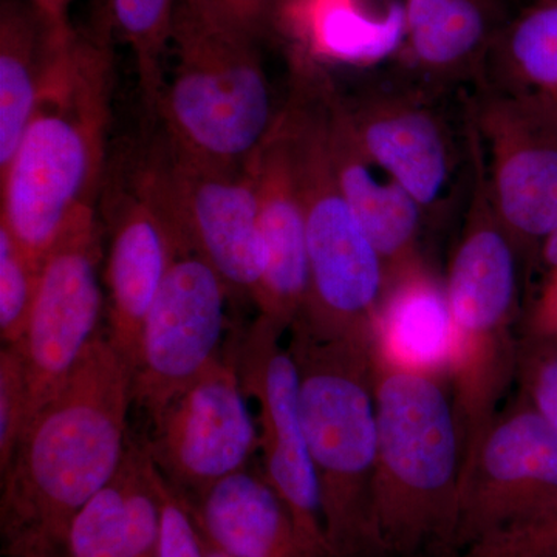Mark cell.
<instances>
[{
    "instance_id": "cell-11",
    "label": "cell",
    "mask_w": 557,
    "mask_h": 557,
    "mask_svg": "<svg viewBox=\"0 0 557 557\" xmlns=\"http://www.w3.org/2000/svg\"><path fill=\"white\" fill-rule=\"evenodd\" d=\"M282 330L260 317L234 336L230 355L247 397L258 403L260 474L287 507L314 557H333L325 537L317 471L299 409V376Z\"/></svg>"
},
{
    "instance_id": "cell-33",
    "label": "cell",
    "mask_w": 557,
    "mask_h": 557,
    "mask_svg": "<svg viewBox=\"0 0 557 557\" xmlns=\"http://www.w3.org/2000/svg\"><path fill=\"white\" fill-rule=\"evenodd\" d=\"M533 327L536 338L557 341V271L548 273L539 296L533 310Z\"/></svg>"
},
{
    "instance_id": "cell-4",
    "label": "cell",
    "mask_w": 557,
    "mask_h": 557,
    "mask_svg": "<svg viewBox=\"0 0 557 557\" xmlns=\"http://www.w3.org/2000/svg\"><path fill=\"white\" fill-rule=\"evenodd\" d=\"M379 456L370 497L373 555L453 552L465 469L456 403L442 379L373 357Z\"/></svg>"
},
{
    "instance_id": "cell-37",
    "label": "cell",
    "mask_w": 557,
    "mask_h": 557,
    "mask_svg": "<svg viewBox=\"0 0 557 557\" xmlns=\"http://www.w3.org/2000/svg\"><path fill=\"white\" fill-rule=\"evenodd\" d=\"M285 2H288V0H281V5H278V9H281V7L284 5Z\"/></svg>"
},
{
    "instance_id": "cell-25",
    "label": "cell",
    "mask_w": 557,
    "mask_h": 557,
    "mask_svg": "<svg viewBox=\"0 0 557 557\" xmlns=\"http://www.w3.org/2000/svg\"><path fill=\"white\" fill-rule=\"evenodd\" d=\"M485 84L557 106V0L534 2L516 14L491 51Z\"/></svg>"
},
{
    "instance_id": "cell-29",
    "label": "cell",
    "mask_w": 557,
    "mask_h": 557,
    "mask_svg": "<svg viewBox=\"0 0 557 557\" xmlns=\"http://www.w3.org/2000/svg\"><path fill=\"white\" fill-rule=\"evenodd\" d=\"M28 387L20 350H0V475L10 467L22 435L28 426Z\"/></svg>"
},
{
    "instance_id": "cell-19",
    "label": "cell",
    "mask_w": 557,
    "mask_h": 557,
    "mask_svg": "<svg viewBox=\"0 0 557 557\" xmlns=\"http://www.w3.org/2000/svg\"><path fill=\"white\" fill-rule=\"evenodd\" d=\"M403 75L437 97L485 81L491 51L515 20L509 0H403Z\"/></svg>"
},
{
    "instance_id": "cell-8",
    "label": "cell",
    "mask_w": 557,
    "mask_h": 557,
    "mask_svg": "<svg viewBox=\"0 0 557 557\" xmlns=\"http://www.w3.org/2000/svg\"><path fill=\"white\" fill-rule=\"evenodd\" d=\"M143 171L175 228L214 267L230 295L255 299L263 273L258 157L225 166L163 138Z\"/></svg>"
},
{
    "instance_id": "cell-3",
    "label": "cell",
    "mask_w": 557,
    "mask_h": 557,
    "mask_svg": "<svg viewBox=\"0 0 557 557\" xmlns=\"http://www.w3.org/2000/svg\"><path fill=\"white\" fill-rule=\"evenodd\" d=\"M259 39L223 0H177L153 109L174 148L225 166L256 160L281 115Z\"/></svg>"
},
{
    "instance_id": "cell-35",
    "label": "cell",
    "mask_w": 557,
    "mask_h": 557,
    "mask_svg": "<svg viewBox=\"0 0 557 557\" xmlns=\"http://www.w3.org/2000/svg\"><path fill=\"white\" fill-rule=\"evenodd\" d=\"M537 255L548 273L557 271V228L544 240Z\"/></svg>"
},
{
    "instance_id": "cell-5",
    "label": "cell",
    "mask_w": 557,
    "mask_h": 557,
    "mask_svg": "<svg viewBox=\"0 0 557 557\" xmlns=\"http://www.w3.org/2000/svg\"><path fill=\"white\" fill-rule=\"evenodd\" d=\"M292 91L284 110L309 252V293L296 319L311 332L373 341L386 292L380 252L359 225L333 174L325 132L327 70L292 60Z\"/></svg>"
},
{
    "instance_id": "cell-26",
    "label": "cell",
    "mask_w": 557,
    "mask_h": 557,
    "mask_svg": "<svg viewBox=\"0 0 557 557\" xmlns=\"http://www.w3.org/2000/svg\"><path fill=\"white\" fill-rule=\"evenodd\" d=\"M177 0H108V24L131 47L137 64L139 89L150 110L156 109L163 83L164 57Z\"/></svg>"
},
{
    "instance_id": "cell-24",
    "label": "cell",
    "mask_w": 557,
    "mask_h": 557,
    "mask_svg": "<svg viewBox=\"0 0 557 557\" xmlns=\"http://www.w3.org/2000/svg\"><path fill=\"white\" fill-rule=\"evenodd\" d=\"M72 30L51 24L32 0L0 3V172L13 159Z\"/></svg>"
},
{
    "instance_id": "cell-1",
    "label": "cell",
    "mask_w": 557,
    "mask_h": 557,
    "mask_svg": "<svg viewBox=\"0 0 557 557\" xmlns=\"http://www.w3.org/2000/svg\"><path fill=\"white\" fill-rule=\"evenodd\" d=\"M131 403L129 366L98 333L2 474V556L65 557L70 523L126 456Z\"/></svg>"
},
{
    "instance_id": "cell-18",
    "label": "cell",
    "mask_w": 557,
    "mask_h": 557,
    "mask_svg": "<svg viewBox=\"0 0 557 557\" xmlns=\"http://www.w3.org/2000/svg\"><path fill=\"white\" fill-rule=\"evenodd\" d=\"M324 100L333 174L359 225L383 259L387 285L399 274L423 263L420 237L426 220L412 197L362 149L348 120L343 91L329 72Z\"/></svg>"
},
{
    "instance_id": "cell-6",
    "label": "cell",
    "mask_w": 557,
    "mask_h": 557,
    "mask_svg": "<svg viewBox=\"0 0 557 557\" xmlns=\"http://www.w3.org/2000/svg\"><path fill=\"white\" fill-rule=\"evenodd\" d=\"M289 332L330 553L373 555L369 515L379 456L373 341L318 335L298 322Z\"/></svg>"
},
{
    "instance_id": "cell-31",
    "label": "cell",
    "mask_w": 557,
    "mask_h": 557,
    "mask_svg": "<svg viewBox=\"0 0 557 557\" xmlns=\"http://www.w3.org/2000/svg\"><path fill=\"white\" fill-rule=\"evenodd\" d=\"M525 373L531 406L557 431V341L536 338Z\"/></svg>"
},
{
    "instance_id": "cell-10",
    "label": "cell",
    "mask_w": 557,
    "mask_h": 557,
    "mask_svg": "<svg viewBox=\"0 0 557 557\" xmlns=\"http://www.w3.org/2000/svg\"><path fill=\"white\" fill-rule=\"evenodd\" d=\"M230 296L214 267L178 233L174 260L145 319L132 370V401L148 413L150 423L222 355Z\"/></svg>"
},
{
    "instance_id": "cell-9",
    "label": "cell",
    "mask_w": 557,
    "mask_h": 557,
    "mask_svg": "<svg viewBox=\"0 0 557 557\" xmlns=\"http://www.w3.org/2000/svg\"><path fill=\"white\" fill-rule=\"evenodd\" d=\"M467 119L485 153L487 182L519 255L557 228V106L527 91L478 87Z\"/></svg>"
},
{
    "instance_id": "cell-22",
    "label": "cell",
    "mask_w": 557,
    "mask_h": 557,
    "mask_svg": "<svg viewBox=\"0 0 557 557\" xmlns=\"http://www.w3.org/2000/svg\"><path fill=\"white\" fill-rule=\"evenodd\" d=\"M185 502L201 536L231 557H314L259 472L244 469Z\"/></svg>"
},
{
    "instance_id": "cell-15",
    "label": "cell",
    "mask_w": 557,
    "mask_h": 557,
    "mask_svg": "<svg viewBox=\"0 0 557 557\" xmlns=\"http://www.w3.org/2000/svg\"><path fill=\"white\" fill-rule=\"evenodd\" d=\"M557 504V431L533 406L493 421L461 480L450 556Z\"/></svg>"
},
{
    "instance_id": "cell-12",
    "label": "cell",
    "mask_w": 557,
    "mask_h": 557,
    "mask_svg": "<svg viewBox=\"0 0 557 557\" xmlns=\"http://www.w3.org/2000/svg\"><path fill=\"white\" fill-rule=\"evenodd\" d=\"M104 258L97 208L81 212L47 252L20 350L32 418L64 386L100 324Z\"/></svg>"
},
{
    "instance_id": "cell-28",
    "label": "cell",
    "mask_w": 557,
    "mask_h": 557,
    "mask_svg": "<svg viewBox=\"0 0 557 557\" xmlns=\"http://www.w3.org/2000/svg\"><path fill=\"white\" fill-rule=\"evenodd\" d=\"M557 556V504L500 528L450 557Z\"/></svg>"
},
{
    "instance_id": "cell-30",
    "label": "cell",
    "mask_w": 557,
    "mask_h": 557,
    "mask_svg": "<svg viewBox=\"0 0 557 557\" xmlns=\"http://www.w3.org/2000/svg\"><path fill=\"white\" fill-rule=\"evenodd\" d=\"M157 468V467H156ZM161 498L160 557H207L199 527L185 498L159 472Z\"/></svg>"
},
{
    "instance_id": "cell-13",
    "label": "cell",
    "mask_w": 557,
    "mask_h": 557,
    "mask_svg": "<svg viewBox=\"0 0 557 557\" xmlns=\"http://www.w3.org/2000/svg\"><path fill=\"white\" fill-rule=\"evenodd\" d=\"M366 153L412 197L426 223L442 220L456 196L460 152L440 98L398 75L344 95Z\"/></svg>"
},
{
    "instance_id": "cell-38",
    "label": "cell",
    "mask_w": 557,
    "mask_h": 557,
    "mask_svg": "<svg viewBox=\"0 0 557 557\" xmlns=\"http://www.w3.org/2000/svg\"><path fill=\"white\" fill-rule=\"evenodd\" d=\"M534 2H548V0H534Z\"/></svg>"
},
{
    "instance_id": "cell-27",
    "label": "cell",
    "mask_w": 557,
    "mask_h": 557,
    "mask_svg": "<svg viewBox=\"0 0 557 557\" xmlns=\"http://www.w3.org/2000/svg\"><path fill=\"white\" fill-rule=\"evenodd\" d=\"M40 270L38 262L25 251L9 226L0 222V338L2 346L20 343L27 329Z\"/></svg>"
},
{
    "instance_id": "cell-39",
    "label": "cell",
    "mask_w": 557,
    "mask_h": 557,
    "mask_svg": "<svg viewBox=\"0 0 557 557\" xmlns=\"http://www.w3.org/2000/svg\"><path fill=\"white\" fill-rule=\"evenodd\" d=\"M552 557H557V556H552Z\"/></svg>"
},
{
    "instance_id": "cell-2",
    "label": "cell",
    "mask_w": 557,
    "mask_h": 557,
    "mask_svg": "<svg viewBox=\"0 0 557 557\" xmlns=\"http://www.w3.org/2000/svg\"><path fill=\"white\" fill-rule=\"evenodd\" d=\"M113 73L108 25L73 27L13 159L0 172V222L40 263L70 223L95 208L106 172Z\"/></svg>"
},
{
    "instance_id": "cell-20",
    "label": "cell",
    "mask_w": 557,
    "mask_h": 557,
    "mask_svg": "<svg viewBox=\"0 0 557 557\" xmlns=\"http://www.w3.org/2000/svg\"><path fill=\"white\" fill-rule=\"evenodd\" d=\"M159 469L129 440L115 478L70 523L65 557H160Z\"/></svg>"
},
{
    "instance_id": "cell-7",
    "label": "cell",
    "mask_w": 557,
    "mask_h": 557,
    "mask_svg": "<svg viewBox=\"0 0 557 557\" xmlns=\"http://www.w3.org/2000/svg\"><path fill=\"white\" fill-rule=\"evenodd\" d=\"M518 265V247L491 194L485 156L474 146L463 230L445 282L454 325L453 397L467 463L493 423L515 368Z\"/></svg>"
},
{
    "instance_id": "cell-21",
    "label": "cell",
    "mask_w": 557,
    "mask_h": 557,
    "mask_svg": "<svg viewBox=\"0 0 557 557\" xmlns=\"http://www.w3.org/2000/svg\"><path fill=\"white\" fill-rule=\"evenodd\" d=\"M276 28L292 42L293 54L319 65L372 67L398 58L405 3L380 13L372 0H288L277 11Z\"/></svg>"
},
{
    "instance_id": "cell-34",
    "label": "cell",
    "mask_w": 557,
    "mask_h": 557,
    "mask_svg": "<svg viewBox=\"0 0 557 557\" xmlns=\"http://www.w3.org/2000/svg\"><path fill=\"white\" fill-rule=\"evenodd\" d=\"M75 0H32L36 7L57 27H69V10Z\"/></svg>"
},
{
    "instance_id": "cell-14",
    "label": "cell",
    "mask_w": 557,
    "mask_h": 557,
    "mask_svg": "<svg viewBox=\"0 0 557 557\" xmlns=\"http://www.w3.org/2000/svg\"><path fill=\"white\" fill-rule=\"evenodd\" d=\"M145 448L188 500L247 469L259 449V428L230 351L168 403Z\"/></svg>"
},
{
    "instance_id": "cell-36",
    "label": "cell",
    "mask_w": 557,
    "mask_h": 557,
    "mask_svg": "<svg viewBox=\"0 0 557 557\" xmlns=\"http://www.w3.org/2000/svg\"><path fill=\"white\" fill-rule=\"evenodd\" d=\"M201 539H203V547L205 553H207V557H231L226 555V553H223L222 549L214 547V545H212L211 542H208L203 536H201Z\"/></svg>"
},
{
    "instance_id": "cell-23",
    "label": "cell",
    "mask_w": 557,
    "mask_h": 557,
    "mask_svg": "<svg viewBox=\"0 0 557 557\" xmlns=\"http://www.w3.org/2000/svg\"><path fill=\"white\" fill-rule=\"evenodd\" d=\"M373 357L429 375L453 369L454 325L445 285L424 263L386 285L373 325Z\"/></svg>"
},
{
    "instance_id": "cell-16",
    "label": "cell",
    "mask_w": 557,
    "mask_h": 557,
    "mask_svg": "<svg viewBox=\"0 0 557 557\" xmlns=\"http://www.w3.org/2000/svg\"><path fill=\"white\" fill-rule=\"evenodd\" d=\"M109 225L108 338L132 372L145 319L174 260L178 233L143 170L131 189L120 193Z\"/></svg>"
},
{
    "instance_id": "cell-32",
    "label": "cell",
    "mask_w": 557,
    "mask_h": 557,
    "mask_svg": "<svg viewBox=\"0 0 557 557\" xmlns=\"http://www.w3.org/2000/svg\"><path fill=\"white\" fill-rule=\"evenodd\" d=\"M225 5L239 16L260 38L276 27V17L281 0H223Z\"/></svg>"
},
{
    "instance_id": "cell-17",
    "label": "cell",
    "mask_w": 557,
    "mask_h": 557,
    "mask_svg": "<svg viewBox=\"0 0 557 557\" xmlns=\"http://www.w3.org/2000/svg\"><path fill=\"white\" fill-rule=\"evenodd\" d=\"M258 190L263 273L252 302L260 318L285 332L306 306L309 252L292 143L282 109L276 127L258 156Z\"/></svg>"
}]
</instances>
